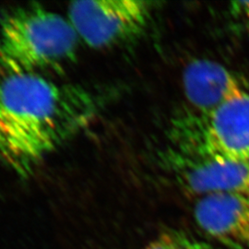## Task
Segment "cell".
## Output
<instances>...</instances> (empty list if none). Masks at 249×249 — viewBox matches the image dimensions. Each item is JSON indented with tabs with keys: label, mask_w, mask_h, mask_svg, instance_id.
<instances>
[{
	"label": "cell",
	"mask_w": 249,
	"mask_h": 249,
	"mask_svg": "<svg viewBox=\"0 0 249 249\" xmlns=\"http://www.w3.org/2000/svg\"><path fill=\"white\" fill-rule=\"evenodd\" d=\"M97 93L40 74L0 77V160L29 178L53 151L98 116Z\"/></svg>",
	"instance_id": "obj_1"
},
{
	"label": "cell",
	"mask_w": 249,
	"mask_h": 249,
	"mask_svg": "<svg viewBox=\"0 0 249 249\" xmlns=\"http://www.w3.org/2000/svg\"><path fill=\"white\" fill-rule=\"evenodd\" d=\"M80 38L69 18L40 5L0 16V75L59 70L77 58Z\"/></svg>",
	"instance_id": "obj_2"
},
{
	"label": "cell",
	"mask_w": 249,
	"mask_h": 249,
	"mask_svg": "<svg viewBox=\"0 0 249 249\" xmlns=\"http://www.w3.org/2000/svg\"><path fill=\"white\" fill-rule=\"evenodd\" d=\"M178 152L196 158L249 160V91L207 114L186 113L173 125Z\"/></svg>",
	"instance_id": "obj_3"
},
{
	"label": "cell",
	"mask_w": 249,
	"mask_h": 249,
	"mask_svg": "<svg viewBox=\"0 0 249 249\" xmlns=\"http://www.w3.org/2000/svg\"><path fill=\"white\" fill-rule=\"evenodd\" d=\"M151 3L142 0L75 1L69 20L79 38L95 49L123 45L141 36L149 25Z\"/></svg>",
	"instance_id": "obj_4"
},
{
	"label": "cell",
	"mask_w": 249,
	"mask_h": 249,
	"mask_svg": "<svg viewBox=\"0 0 249 249\" xmlns=\"http://www.w3.org/2000/svg\"><path fill=\"white\" fill-rule=\"evenodd\" d=\"M168 161L180 185L203 196L231 193L249 196V160L202 159L170 153Z\"/></svg>",
	"instance_id": "obj_5"
},
{
	"label": "cell",
	"mask_w": 249,
	"mask_h": 249,
	"mask_svg": "<svg viewBox=\"0 0 249 249\" xmlns=\"http://www.w3.org/2000/svg\"><path fill=\"white\" fill-rule=\"evenodd\" d=\"M196 223L215 240L249 249V196L216 193L201 196L194 210Z\"/></svg>",
	"instance_id": "obj_6"
},
{
	"label": "cell",
	"mask_w": 249,
	"mask_h": 249,
	"mask_svg": "<svg viewBox=\"0 0 249 249\" xmlns=\"http://www.w3.org/2000/svg\"><path fill=\"white\" fill-rule=\"evenodd\" d=\"M182 84L191 112L196 114L210 113L246 90L229 69L209 59L189 63L183 72Z\"/></svg>",
	"instance_id": "obj_7"
},
{
	"label": "cell",
	"mask_w": 249,
	"mask_h": 249,
	"mask_svg": "<svg viewBox=\"0 0 249 249\" xmlns=\"http://www.w3.org/2000/svg\"><path fill=\"white\" fill-rule=\"evenodd\" d=\"M146 249H204L200 243L184 231L169 230L151 241Z\"/></svg>",
	"instance_id": "obj_8"
},
{
	"label": "cell",
	"mask_w": 249,
	"mask_h": 249,
	"mask_svg": "<svg viewBox=\"0 0 249 249\" xmlns=\"http://www.w3.org/2000/svg\"><path fill=\"white\" fill-rule=\"evenodd\" d=\"M231 9L239 17L249 22V1H236L231 3Z\"/></svg>",
	"instance_id": "obj_9"
}]
</instances>
